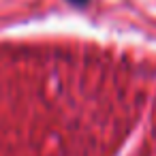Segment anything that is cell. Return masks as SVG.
<instances>
[{"mask_svg":"<svg viewBox=\"0 0 156 156\" xmlns=\"http://www.w3.org/2000/svg\"><path fill=\"white\" fill-rule=\"evenodd\" d=\"M69 2H71V5H75V7H86L90 0H69Z\"/></svg>","mask_w":156,"mask_h":156,"instance_id":"obj_1","label":"cell"}]
</instances>
